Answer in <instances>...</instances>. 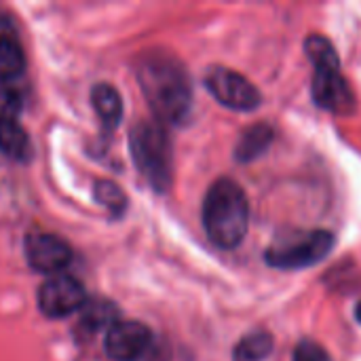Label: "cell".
I'll return each mask as SVG.
<instances>
[{
    "label": "cell",
    "mask_w": 361,
    "mask_h": 361,
    "mask_svg": "<svg viewBox=\"0 0 361 361\" xmlns=\"http://www.w3.org/2000/svg\"><path fill=\"white\" fill-rule=\"evenodd\" d=\"M355 317H357V322L361 324V302L357 305V309H355Z\"/></svg>",
    "instance_id": "d6986e66"
},
{
    "label": "cell",
    "mask_w": 361,
    "mask_h": 361,
    "mask_svg": "<svg viewBox=\"0 0 361 361\" xmlns=\"http://www.w3.org/2000/svg\"><path fill=\"white\" fill-rule=\"evenodd\" d=\"M38 309L49 319H61L82 309L87 302L82 283L66 273L49 277L38 288Z\"/></svg>",
    "instance_id": "52a82bcc"
},
{
    "label": "cell",
    "mask_w": 361,
    "mask_h": 361,
    "mask_svg": "<svg viewBox=\"0 0 361 361\" xmlns=\"http://www.w3.org/2000/svg\"><path fill=\"white\" fill-rule=\"evenodd\" d=\"M91 104H93V110H95L99 123L108 131L114 129L121 123V118H123V99H121V93L112 85L97 82L91 89Z\"/></svg>",
    "instance_id": "8fae6325"
},
{
    "label": "cell",
    "mask_w": 361,
    "mask_h": 361,
    "mask_svg": "<svg viewBox=\"0 0 361 361\" xmlns=\"http://www.w3.org/2000/svg\"><path fill=\"white\" fill-rule=\"evenodd\" d=\"M140 89L163 125H182L192 110V85L184 63L167 51H146L135 61Z\"/></svg>",
    "instance_id": "6da1fadb"
},
{
    "label": "cell",
    "mask_w": 361,
    "mask_h": 361,
    "mask_svg": "<svg viewBox=\"0 0 361 361\" xmlns=\"http://www.w3.org/2000/svg\"><path fill=\"white\" fill-rule=\"evenodd\" d=\"M292 361H332L330 353L315 341H300L294 349Z\"/></svg>",
    "instance_id": "ac0fdd59"
},
{
    "label": "cell",
    "mask_w": 361,
    "mask_h": 361,
    "mask_svg": "<svg viewBox=\"0 0 361 361\" xmlns=\"http://www.w3.org/2000/svg\"><path fill=\"white\" fill-rule=\"evenodd\" d=\"M152 345V332L140 322H116L104 338L106 355L112 361L142 360Z\"/></svg>",
    "instance_id": "ba28073f"
},
{
    "label": "cell",
    "mask_w": 361,
    "mask_h": 361,
    "mask_svg": "<svg viewBox=\"0 0 361 361\" xmlns=\"http://www.w3.org/2000/svg\"><path fill=\"white\" fill-rule=\"evenodd\" d=\"M273 336L269 332H252L235 347L233 361H267L273 353Z\"/></svg>",
    "instance_id": "5bb4252c"
},
{
    "label": "cell",
    "mask_w": 361,
    "mask_h": 361,
    "mask_svg": "<svg viewBox=\"0 0 361 361\" xmlns=\"http://www.w3.org/2000/svg\"><path fill=\"white\" fill-rule=\"evenodd\" d=\"M0 152L13 161H27L32 146L25 129L19 125V121L0 123Z\"/></svg>",
    "instance_id": "4fadbf2b"
},
{
    "label": "cell",
    "mask_w": 361,
    "mask_h": 361,
    "mask_svg": "<svg viewBox=\"0 0 361 361\" xmlns=\"http://www.w3.org/2000/svg\"><path fill=\"white\" fill-rule=\"evenodd\" d=\"M203 226L209 241L222 250H235L247 235L250 203L243 188L231 180H216L203 203Z\"/></svg>",
    "instance_id": "7a4b0ae2"
},
{
    "label": "cell",
    "mask_w": 361,
    "mask_h": 361,
    "mask_svg": "<svg viewBox=\"0 0 361 361\" xmlns=\"http://www.w3.org/2000/svg\"><path fill=\"white\" fill-rule=\"evenodd\" d=\"M207 91L226 108L237 112H252L260 106V91L239 72L216 66L205 74Z\"/></svg>",
    "instance_id": "8992f818"
},
{
    "label": "cell",
    "mask_w": 361,
    "mask_h": 361,
    "mask_svg": "<svg viewBox=\"0 0 361 361\" xmlns=\"http://www.w3.org/2000/svg\"><path fill=\"white\" fill-rule=\"evenodd\" d=\"M273 137H275V131L267 123H256V125L247 127L237 142L235 159L241 163H250V161L258 159L273 144Z\"/></svg>",
    "instance_id": "7c38bea8"
},
{
    "label": "cell",
    "mask_w": 361,
    "mask_h": 361,
    "mask_svg": "<svg viewBox=\"0 0 361 361\" xmlns=\"http://www.w3.org/2000/svg\"><path fill=\"white\" fill-rule=\"evenodd\" d=\"M25 68V55L21 47L11 38L0 34V80H11L19 76Z\"/></svg>",
    "instance_id": "9a60e30c"
},
{
    "label": "cell",
    "mask_w": 361,
    "mask_h": 361,
    "mask_svg": "<svg viewBox=\"0 0 361 361\" xmlns=\"http://www.w3.org/2000/svg\"><path fill=\"white\" fill-rule=\"evenodd\" d=\"M129 150L137 171L146 178V182L154 190L165 192L173 178L171 140L165 127L159 121L135 123L129 133Z\"/></svg>",
    "instance_id": "277c9868"
},
{
    "label": "cell",
    "mask_w": 361,
    "mask_h": 361,
    "mask_svg": "<svg viewBox=\"0 0 361 361\" xmlns=\"http://www.w3.org/2000/svg\"><path fill=\"white\" fill-rule=\"evenodd\" d=\"M23 252H25L27 264L34 271L44 273L49 277L59 275L72 262L70 245L57 235H47V233L27 235L23 243Z\"/></svg>",
    "instance_id": "9c48e42d"
},
{
    "label": "cell",
    "mask_w": 361,
    "mask_h": 361,
    "mask_svg": "<svg viewBox=\"0 0 361 361\" xmlns=\"http://www.w3.org/2000/svg\"><path fill=\"white\" fill-rule=\"evenodd\" d=\"M21 93L11 80H0V123L17 121L21 112Z\"/></svg>",
    "instance_id": "e0dca14e"
},
{
    "label": "cell",
    "mask_w": 361,
    "mask_h": 361,
    "mask_svg": "<svg viewBox=\"0 0 361 361\" xmlns=\"http://www.w3.org/2000/svg\"><path fill=\"white\" fill-rule=\"evenodd\" d=\"M95 199L104 207H108L114 216H121L127 209V197L114 182H108V180L97 182L95 184Z\"/></svg>",
    "instance_id": "2e32d148"
},
{
    "label": "cell",
    "mask_w": 361,
    "mask_h": 361,
    "mask_svg": "<svg viewBox=\"0 0 361 361\" xmlns=\"http://www.w3.org/2000/svg\"><path fill=\"white\" fill-rule=\"evenodd\" d=\"M334 247V235L328 231H311L296 241L275 243L267 250V264L279 271H300L322 262Z\"/></svg>",
    "instance_id": "5b68a950"
},
{
    "label": "cell",
    "mask_w": 361,
    "mask_h": 361,
    "mask_svg": "<svg viewBox=\"0 0 361 361\" xmlns=\"http://www.w3.org/2000/svg\"><path fill=\"white\" fill-rule=\"evenodd\" d=\"M116 317H118V309L114 307L112 300L93 296L80 309L78 330H82L85 336H93L99 330H110L116 324Z\"/></svg>",
    "instance_id": "30bf717a"
},
{
    "label": "cell",
    "mask_w": 361,
    "mask_h": 361,
    "mask_svg": "<svg viewBox=\"0 0 361 361\" xmlns=\"http://www.w3.org/2000/svg\"><path fill=\"white\" fill-rule=\"evenodd\" d=\"M305 53L315 68L311 85L315 104L330 112L349 114L355 108V93L341 74V59L334 44L326 36L311 34L305 40Z\"/></svg>",
    "instance_id": "3957f363"
}]
</instances>
